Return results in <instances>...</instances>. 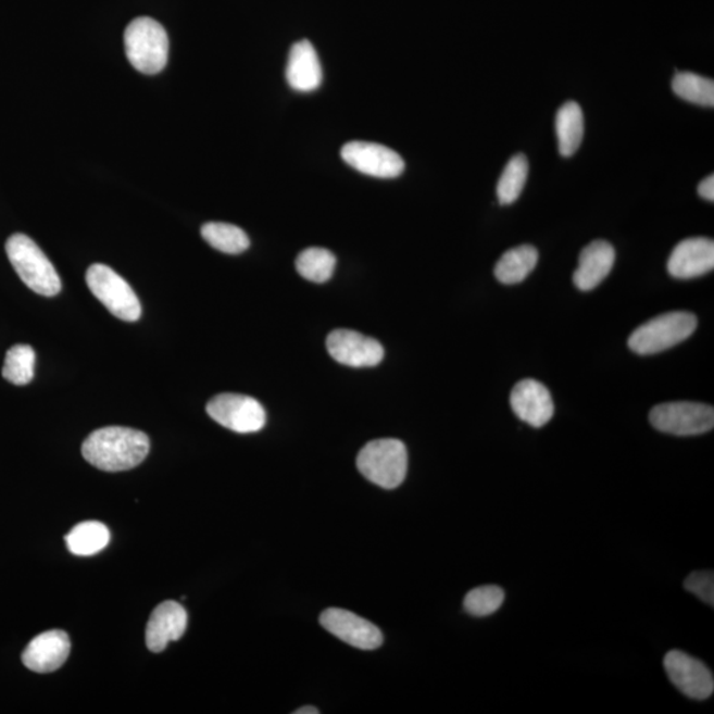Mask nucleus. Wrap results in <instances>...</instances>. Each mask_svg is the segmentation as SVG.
<instances>
[{
	"mask_svg": "<svg viewBox=\"0 0 714 714\" xmlns=\"http://www.w3.org/2000/svg\"><path fill=\"white\" fill-rule=\"evenodd\" d=\"M65 541L71 553L87 558V555L100 553L108 547L110 533L105 524L84 522L66 535Z\"/></svg>",
	"mask_w": 714,
	"mask_h": 714,
	"instance_id": "21",
	"label": "nucleus"
},
{
	"mask_svg": "<svg viewBox=\"0 0 714 714\" xmlns=\"http://www.w3.org/2000/svg\"><path fill=\"white\" fill-rule=\"evenodd\" d=\"M36 353L27 345L11 347L4 359L2 375L14 386H27L35 376Z\"/></svg>",
	"mask_w": 714,
	"mask_h": 714,
	"instance_id": "26",
	"label": "nucleus"
},
{
	"mask_svg": "<svg viewBox=\"0 0 714 714\" xmlns=\"http://www.w3.org/2000/svg\"><path fill=\"white\" fill-rule=\"evenodd\" d=\"M87 284L110 313L125 322H137L142 308L136 292L112 267L95 264L88 268Z\"/></svg>",
	"mask_w": 714,
	"mask_h": 714,
	"instance_id": "6",
	"label": "nucleus"
},
{
	"mask_svg": "<svg viewBox=\"0 0 714 714\" xmlns=\"http://www.w3.org/2000/svg\"><path fill=\"white\" fill-rule=\"evenodd\" d=\"M206 413L217 424L241 435L264 429L266 413L264 406L253 397L224 393L213 397L206 405Z\"/></svg>",
	"mask_w": 714,
	"mask_h": 714,
	"instance_id": "8",
	"label": "nucleus"
},
{
	"mask_svg": "<svg viewBox=\"0 0 714 714\" xmlns=\"http://www.w3.org/2000/svg\"><path fill=\"white\" fill-rule=\"evenodd\" d=\"M188 615L186 609L175 601L162 602L151 613L146 628V644L151 652L166 650L170 642L178 640L187 630Z\"/></svg>",
	"mask_w": 714,
	"mask_h": 714,
	"instance_id": "16",
	"label": "nucleus"
},
{
	"mask_svg": "<svg viewBox=\"0 0 714 714\" xmlns=\"http://www.w3.org/2000/svg\"><path fill=\"white\" fill-rule=\"evenodd\" d=\"M341 159L359 173L380 179H393L404 173V159L380 143L353 140L343 146Z\"/></svg>",
	"mask_w": 714,
	"mask_h": 714,
	"instance_id": "9",
	"label": "nucleus"
},
{
	"mask_svg": "<svg viewBox=\"0 0 714 714\" xmlns=\"http://www.w3.org/2000/svg\"><path fill=\"white\" fill-rule=\"evenodd\" d=\"M529 164L524 154H516L506 163L502 176L498 181L497 195L499 203L510 205L521 198L528 178Z\"/></svg>",
	"mask_w": 714,
	"mask_h": 714,
	"instance_id": "24",
	"label": "nucleus"
},
{
	"mask_svg": "<svg viewBox=\"0 0 714 714\" xmlns=\"http://www.w3.org/2000/svg\"><path fill=\"white\" fill-rule=\"evenodd\" d=\"M150 451L145 433L129 427L110 426L96 430L85 439L83 455L91 466L102 472H126L137 467Z\"/></svg>",
	"mask_w": 714,
	"mask_h": 714,
	"instance_id": "1",
	"label": "nucleus"
},
{
	"mask_svg": "<svg viewBox=\"0 0 714 714\" xmlns=\"http://www.w3.org/2000/svg\"><path fill=\"white\" fill-rule=\"evenodd\" d=\"M505 593L496 585L480 586V588L468 591L463 601V606L468 614L474 616H487L497 613L502 607Z\"/></svg>",
	"mask_w": 714,
	"mask_h": 714,
	"instance_id": "27",
	"label": "nucleus"
},
{
	"mask_svg": "<svg viewBox=\"0 0 714 714\" xmlns=\"http://www.w3.org/2000/svg\"><path fill=\"white\" fill-rule=\"evenodd\" d=\"M297 271L310 283L325 284L333 277L337 258L328 249L309 248L298 255Z\"/></svg>",
	"mask_w": 714,
	"mask_h": 714,
	"instance_id": "23",
	"label": "nucleus"
},
{
	"mask_svg": "<svg viewBox=\"0 0 714 714\" xmlns=\"http://www.w3.org/2000/svg\"><path fill=\"white\" fill-rule=\"evenodd\" d=\"M698 328V317L686 311L662 314L635 329L628 347L638 355H655L687 340Z\"/></svg>",
	"mask_w": 714,
	"mask_h": 714,
	"instance_id": "4",
	"label": "nucleus"
},
{
	"mask_svg": "<svg viewBox=\"0 0 714 714\" xmlns=\"http://www.w3.org/2000/svg\"><path fill=\"white\" fill-rule=\"evenodd\" d=\"M615 262L612 243L603 240L590 242L579 254L578 267L573 274V283L581 291H590L603 283Z\"/></svg>",
	"mask_w": 714,
	"mask_h": 714,
	"instance_id": "17",
	"label": "nucleus"
},
{
	"mask_svg": "<svg viewBox=\"0 0 714 714\" xmlns=\"http://www.w3.org/2000/svg\"><path fill=\"white\" fill-rule=\"evenodd\" d=\"M685 588L693 596L700 598L706 605L713 607L714 603V575L712 571L693 572L685 583Z\"/></svg>",
	"mask_w": 714,
	"mask_h": 714,
	"instance_id": "28",
	"label": "nucleus"
},
{
	"mask_svg": "<svg viewBox=\"0 0 714 714\" xmlns=\"http://www.w3.org/2000/svg\"><path fill=\"white\" fill-rule=\"evenodd\" d=\"M698 192L701 198L713 201L714 200V176L710 175L698 187Z\"/></svg>",
	"mask_w": 714,
	"mask_h": 714,
	"instance_id": "29",
	"label": "nucleus"
},
{
	"mask_svg": "<svg viewBox=\"0 0 714 714\" xmlns=\"http://www.w3.org/2000/svg\"><path fill=\"white\" fill-rule=\"evenodd\" d=\"M168 48L166 29L151 17H137L125 30L126 57L143 75H156L166 68Z\"/></svg>",
	"mask_w": 714,
	"mask_h": 714,
	"instance_id": "3",
	"label": "nucleus"
},
{
	"mask_svg": "<svg viewBox=\"0 0 714 714\" xmlns=\"http://www.w3.org/2000/svg\"><path fill=\"white\" fill-rule=\"evenodd\" d=\"M296 714H320V711L314 706H303L301 710L296 711Z\"/></svg>",
	"mask_w": 714,
	"mask_h": 714,
	"instance_id": "30",
	"label": "nucleus"
},
{
	"mask_svg": "<svg viewBox=\"0 0 714 714\" xmlns=\"http://www.w3.org/2000/svg\"><path fill=\"white\" fill-rule=\"evenodd\" d=\"M664 669L674 686L688 698L706 700L714 692L711 669L686 652L677 650L668 652L664 657Z\"/></svg>",
	"mask_w": 714,
	"mask_h": 714,
	"instance_id": "10",
	"label": "nucleus"
},
{
	"mask_svg": "<svg viewBox=\"0 0 714 714\" xmlns=\"http://www.w3.org/2000/svg\"><path fill=\"white\" fill-rule=\"evenodd\" d=\"M673 90L680 99L696 105L714 107V83L711 78L691 72L677 73L673 79Z\"/></svg>",
	"mask_w": 714,
	"mask_h": 714,
	"instance_id": "25",
	"label": "nucleus"
},
{
	"mask_svg": "<svg viewBox=\"0 0 714 714\" xmlns=\"http://www.w3.org/2000/svg\"><path fill=\"white\" fill-rule=\"evenodd\" d=\"M327 350L335 362L353 368L376 367L384 359V348L376 339L351 329H335L329 334Z\"/></svg>",
	"mask_w": 714,
	"mask_h": 714,
	"instance_id": "11",
	"label": "nucleus"
},
{
	"mask_svg": "<svg viewBox=\"0 0 714 714\" xmlns=\"http://www.w3.org/2000/svg\"><path fill=\"white\" fill-rule=\"evenodd\" d=\"M714 267V242L710 238H687L677 243L669 255L667 268L677 279H692L704 276Z\"/></svg>",
	"mask_w": 714,
	"mask_h": 714,
	"instance_id": "14",
	"label": "nucleus"
},
{
	"mask_svg": "<svg viewBox=\"0 0 714 714\" xmlns=\"http://www.w3.org/2000/svg\"><path fill=\"white\" fill-rule=\"evenodd\" d=\"M71 652L68 634L52 630L30 640L23 652V663L34 673L50 674L66 662Z\"/></svg>",
	"mask_w": 714,
	"mask_h": 714,
	"instance_id": "15",
	"label": "nucleus"
},
{
	"mask_svg": "<svg viewBox=\"0 0 714 714\" xmlns=\"http://www.w3.org/2000/svg\"><path fill=\"white\" fill-rule=\"evenodd\" d=\"M321 625L334 637L360 650H376L383 644V634L378 627L343 609L323 612Z\"/></svg>",
	"mask_w": 714,
	"mask_h": 714,
	"instance_id": "12",
	"label": "nucleus"
},
{
	"mask_svg": "<svg viewBox=\"0 0 714 714\" xmlns=\"http://www.w3.org/2000/svg\"><path fill=\"white\" fill-rule=\"evenodd\" d=\"M201 236L218 252L240 254L250 247L246 231L227 223H206L201 227Z\"/></svg>",
	"mask_w": 714,
	"mask_h": 714,
	"instance_id": "22",
	"label": "nucleus"
},
{
	"mask_svg": "<svg viewBox=\"0 0 714 714\" xmlns=\"http://www.w3.org/2000/svg\"><path fill=\"white\" fill-rule=\"evenodd\" d=\"M5 252L17 276L36 295L45 297L59 295L61 280L57 268L33 238L22 234L11 236L5 242Z\"/></svg>",
	"mask_w": 714,
	"mask_h": 714,
	"instance_id": "2",
	"label": "nucleus"
},
{
	"mask_svg": "<svg viewBox=\"0 0 714 714\" xmlns=\"http://www.w3.org/2000/svg\"><path fill=\"white\" fill-rule=\"evenodd\" d=\"M511 406L516 416L529 426H546L552 419L554 405L551 392L544 384L526 378L518 381L511 392Z\"/></svg>",
	"mask_w": 714,
	"mask_h": 714,
	"instance_id": "13",
	"label": "nucleus"
},
{
	"mask_svg": "<svg viewBox=\"0 0 714 714\" xmlns=\"http://www.w3.org/2000/svg\"><path fill=\"white\" fill-rule=\"evenodd\" d=\"M285 75L290 88L302 93H309L321 87L323 82L321 61L309 40L298 41L291 47Z\"/></svg>",
	"mask_w": 714,
	"mask_h": 714,
	"instance_id": "18",
	"label": "nucleus"
},
{
	"mask_svg": "<svg viewBox=\"0 0 714 714\" xmlns=\"http://www.w3.org/2000/svg\"><path fill=\"white\" fill-rule=\"evenodd\" d=\"M584 113L575 101H567L555 115V134L560 154L569 158L576 154L584 139Z\"/></svg>",
	"mask_w": 714,
	"mask_h": 714,
	"instance_id": "19",
	"label": "nucleus"
},
{
	"mask_svg": "<svg viewBox=\"0 0 714 714\" xmlns=\"http://www.w3.org/2000/svg\"><path fill=\"white\" fill-rule=\"evenodd\" d=\"M539 262V252L533 246L506 250L496 266V277L504 285L523 283Z\"/></svg>",
	"mask_w": 714,
	"mask_h": 714,
	"instance_id": "20",
	"label": "nucleus"
},
{
	"mask_svg": "<svg viewBox=\"0 0 714 714\" xmlns=\"http://www.w3.org/2000/svg\"><path fill=\"white\" fill-rule=\"evenodd\" d=\"M356 465L365 479L392 490L405 480L408 450L399 439H376L360 450Z\"/></svg>",
	"mask_w": 714,
	"mask_h": 714,
	"instance_id": "5",
	"label": "nucleus"
},
{
	"mask_svg": "<svg viewBox=\"0 0 714 714\" xmlns=\"http://www.w3.org/2000/svg\"><path fill=\"white\" fill-rule=\"evenodd\" d=\"M650 423L667 435L691 437L704 435L714 426L713 406L700 402H665L652 409Z\"/></svg>",
	"mask_w": 714,
	"mask_h": 714,
	"instance_id": "7",
	"label": "nucleus"
}]
</instances>
